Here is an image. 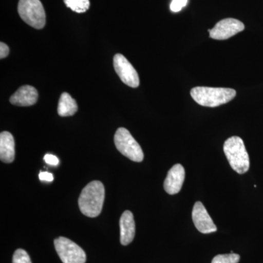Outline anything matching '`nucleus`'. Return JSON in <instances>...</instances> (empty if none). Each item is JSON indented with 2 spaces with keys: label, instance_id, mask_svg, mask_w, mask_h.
Returning <instances> with one entry per match:
<instances>
[{
  "label": "nucleus",
  "instance_id": "1",
  "mask_svg": "<svg viewBox=\"0 0 263 263\" xmlns=\"http://www.w3.org/2000/svg\"><path fill=\"white\" fill-rule=\"evenodd\" d=\"M105 193V187L101 181H93L88 183L83 189L79 198L81 213L90 218L100 215L103 207Z\"/></svg>",
  "mask_w": 263,
  "mask_h": 263
},
{
  "label": "nucleus",
  "instance_id": "2",
  "mask_svg": "<svg viewBox=\"0 0 263 263\" xmlns=\"http://www.w3.org/2000/svg\"><path fill=\"white\" fill-rule=\"evenodd\" d=\"M190 95L199 105L214 108L233 100L236 95V91L229 88L197 86L191 90Z\"/></svg>",
  "mask_w": 263,
  "mask_h": 263
},
{
  "label": "nucleus",
  "instance_id": "3",
  "mask_svg": "<svg viewBox=\"0 0 263 263\" xmlns=\"http://www.w3.org/2000/svg\"><path fill=\"white\" fill-rule=\"evenodd\" d=\"M224 152L230 167L235 172L243 174L249 171L250 161L243 140L238 136L230 137L224 143Z\"/></svg>",
  "mask_w": 263,
  "mask_h": 263
},
{
  "label": "nucleus",
  "instance_id": "4",
  "mask_svg": "<svg viewBox=\"0 0 263 263\" xmlns=\"http://www.w3.org/2000/svg\"><path fill=\"white\" fill-rule=\"evenodd\" d=\"M18 12L21 18L33 28L41 29L46 25V13L40 0H19Z\"/></svg>",
  "mask_w": 263,
  "mask_h": 263
},
{
  "label": "nucleus",
  "instance_id": "5",
  "mask_svg": "<svg viewBox=\"0 0 263 263\" xmlns=\"http://www.w3.org/2000/svg\"><path fill=\"white\" fill-rule=\"evenodd\" d=\"M114 143L118 151L133 162H141L144 158L143 150L129 130L120 127L116 132Z\"/></svg>",
  "mask_w": 263,
  "mask_h": 263
},
{
  "label": "nucleus",
  "instance_id": "6",
  "mask_svg": "<svg viewBox=\"0 0 263 263\" xmlns=\"http://www.w3.org/2000/svg\"><path fill=\"white\" fill-rule=\"evenodd\" d=\"M54 247L62 262H86V255L84 249L68 238L59 237L54 240Z\"/></svg>",
  "mask_w": 263,
  "mask_h": 263
},
{
  "label": "nucleus",
  "instance_id": "7",
  "mask_svg": "<svg viewBox=\"0 0 263 263\" xmlns=\"http://www.w3.org/2000/svg\"><path fill=\"white\" fill-rule=\"evenodd\" d=\"M114 67L124 84L132 88L139 86L140 79L138 72L125 57L120 53L116 54L114 57Z\"/></svg>",
  "mask_w": 263,
  "mask_h": 263
},
{
  "label": "nucleus",
  "instance_id": "8",
  "mask_svg": "<svg viewBox=\"0 0 263 263\" xmlns=\"http://www.w3.org/2000/svg\"><path fill=\"white\" fill-rule=\"evenodd\" d=\"M245 24L235 18H226L218 22L214 28L209 29V32L212 39L223 41L229 39L245 30Z\"/></svg>",
  "mask_w": 263,
  "mask_h": 263
},
{
  "label": "nucleus",
  "instance_id": "9",
  "mask_svg": "<svg viewBox=\"0 0 263 263\" xmlns=\"http://www.w3.org/2000/svg\"><path fill=\"white\" fill-rule=\"evenodd\" d=\"M193 220L195 228L203 234L214 233L217 230L214 221L209 216L201 202H196L193 209Z\"/></svg>",
  "mask_w": 263,
  "mask_h": 263
},
{
  "label": "nucleus",
  "instance_id": "10",
  "mask_svg": "<svg viewBox=\"0 0 263 263\" xmlns=\"http://www.w3.org/2000/svg\"><path fill=\"white\" fill-rule=\"evenodd\" d=\"M185 179V170L181 164L171 167L164 181V189L169 195H176L181 191Z\"/></svg>",
  "mask_w": 263,
  "mask_h": 263
},
{
  "label": "nucleus",
  "instance_id": "11",
  "mask_svg": "<svg viewBox=\"0 0 263 263\" xmlns=\"http://www.w3.org/2000/svg\"><path fill=\"white\" fill-rule=\"evenodd\" d=\"M38 92L35 88L32 86H23L19 88L10 97V102L17 106L27 107L34 105L37 103Z\"/></svg>",
  "mask_w": 263,
  "mask_h": 263
},
{
  "label": "nucleus",
  "instance_id": "12",
  "mask_svg": "<svg viewBox=\"0 0 263 263\" xmlns=\"http://www.w3.org/2000/svg\"><path fill=\"white\" fill-rule=\"evenodd\" d=\"M120 226V241L123 246L129 245L136 235V223L133 213L125 211L119 220Z\"/></svg>",
  "mask_w": 263,
  "mask_h": 263
},
{
  "label": "nucleus",
  "instance_id": "13",
  "mask_svg": "<svg viewBox=\"0 0 263 263\" xmlns=\"http://www.w3.org/2000/svg\"><path fill=\"white\" fill-rule=\"evenodd\" d=\"M0 160L5 163H11L15 160L14 138L9 132L0 134Z\"/></svg>",
  "mask_w": 263,
  "mask_h": 263
},
{
  "label": "nucleus",
  "instance_id": "14",
  "mask_svg": "<svg viewBox=\"0 0 263 263\" xmlns=\"http://www.w3.org/2000/svg\"><path fill=\"white\" fill-rule=\"evenodd\" d=\"M78 105L76 101L68 93H62L59 101L57 112L60 117H70L77 112Z\"/></svg>",
  "mask_w": 263,
  "mask_h": 263
},
{
  "label": "nucleus",
  "instance_id": "15",
  "mask_svg": "<svg viewBox=\"0 0 263 263\" xmlns=\"http://www.w3.org/2000/svg\"><path fill=\"white\" fill-rule=\"evenodd\" d=\"M67 8L78 13H83L87 11L90 7L89 0H64Z\"/></svg>",
  "mask_w": 263,
  "mask_h": 263
},
{
  "label": "nucleus",
  "instance_id": "16",
  "mask_svg": "<svg viewBox=\"0 0 263 263\" xmlns=\"http://www.w3.org/2000/svg\"><path fill=\"white\" fill-rule=\"evenodd\" d=\"M239 260L240 255L238 254H219L213 258L212 263H238Z\"/></svg>",
  "mask_w": 263,
  "mask_h": 263
},
{
  "label": "nucleus",
  "instance_id": "17",
  "mask_svg": "<svg viewBox=\"0 0 263 263\" xmlns=\"http://www.w3.org/2000/svg\"><path fill=\"white\" fill-rule=\"evenodd\" d=\"M13 263H32V261L25 250L18 249L13 254Z\"/></svg>",
  "mask_w": 263,
  "mask_h": 263
},
{
  "label": "nucleus",
  "instance_id": "18",
  "mask_svg": "<svg viewBox=\"0 0 263 263\" xmlns=\"http://www.w3.org/2000/svg\"><path fill=\"white\" fill-rule=\"evenodd\" d=\"M187 3V0H173L171 4V10L175 13L181 11Z\"/></svg>",
  "mask_w": 263,
  "mask_h": 263
},
{
  "label": "nucleus",
  "instance_id": "19",
  "mask_svg": "<svg viewBox=\"0 0 263 263\" xmlns=\"http://www.w3.org/2000/svg\"><path fill=\"white\" fill-rule=\"evenodd\" d=\"M44 160L46 163L50 164V165L56 166L58 165L59 164V159L57 158L56 156L50 155V154L45 155Z\"/></svg>",
  "mask_w": 263,
  "mask_h": 263
},
{
  "label": "nucleus",
  "instance_id": "20",
  "mask_svg": "<svg viewBox=\"0 0 263 263\" xmlns=\"http://www.w3.org/2000/svg\"><path fill=\"white\" fill-rule=\"evenodd\" d=\"M9 47L5 43H0V59H4L9 54Z\"/></svg>",
  "mask_w": 263,
  "mask_h": 263
},
{
  "label": "nucleus",
  "instance_id": "21",
  "mask_svg": "<svg viewBox=\"0 0 263 263\" xmlns=\"http://www.w3.org/2000/svg\"><path fill=\"white\" fill-rule=\"evenodd\" d=\"M39 179L42 181H47V182H51L53 180V176L51 173L41 172L39 174Z\"/></svg>",
  "mask_w": 263,
  "mask_h": 263
}]
</instances>
